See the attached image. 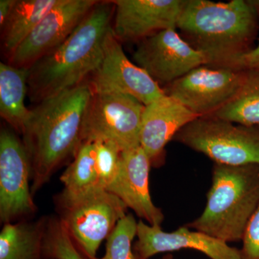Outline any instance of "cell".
Wrapping results in <instances>:
<instances>
[{"mask_svg":"<svg viewBox=\"0 0 259 259\" xmlns=\"http://www.w3.org/2000/svg\"><path fill=\"white\" fill-rule=\"evenodd\" d=\"M93 95L90 81L39 102L30 110L22 136L31 165L32 194L81 145V129Z\"/></svg>","mask_w":259,"mask_h":259,"instance_id":"cell-1","label":"cell"},{"mask_svg":"<svg viewBox=\"0 0 259 259\" xmlns=\"http://www.w3.org/2000/svg\"><path fill=\"white\" fill-rule=\"evenodd\" d=\"M115 5L98 1L64 42L29 68L28 95L39 102L88 81L98 69Z\"/></svg>","mask_w":259,"mask_h":259,"instance_id":"cell-2","label":"cell"},{"mask_svg":"<svg viewBox=\"0 0 259 259\" xmlns=\"http://www.w3.org/2000/svg\"><path fill=\"white\" fill-rule=\"evenodd\" d=\"M258 20L246 0H184L177 30L216 67L253 49Z\"/></svg>","mask_w":259,"mask_h":259,"instance_id":"cell-3","label":"cell"},{"mask_svg":"<svg viewBox=\"0 0 259 259\" xmlns=\"http://www.w3.org/2000/svg\"><path fill=\"white\" fill-rule=\"evenodd\" d=\"M203 212L186 227L226 243L243 241L259 204V164L214 163Z\"/></svg>","mask_w":259,"mask_h":259,"instance_id":"cell-4","label":"cell"},{"mask_svg":"<svg viewBox=\"0 0 259 259\" xmlns=\"http://www.w3.org/2000/svg\"><path fill=\"white\" fill-rule=\"evenodd\" d=\"M59 221L73 241L90 259L120 220L127 214V207L115 194L97 189L75 197L63 194L56 197Z\"/></svg>","mask_w":259,"mask_h":259,"instance_id":"cell-5","label":"cell"},{"mask_svg":"<svg viewBox=\"0 0 259 259\" xmlns=\"http://www.w3.org/2000/svg\"><path fill=\"white\" fill-rule=\"evenodd\" d=\"M173 141L228 166L259 164V127L199 117L180 130Z\"/></svg>","mask_w":259,"mask_h":259,"instance_id":"cell-6","label":"cell"},{"mask_svg":"<svg viewBox=\"0 0 259 259\" xmlns=\"http://www.w3.org/2000/svg\"><path fill=\"white\" fill-rule=\"evenodd\" d=\"M144 109L131 95L93 92L83 117L81 144L108 141L122 151L138 147Z\"/></svg>","mask_w":259,"mask_h":259,"instance_id":"cell-7","label":"cell"},{"mask_svg":"<svg viewBox=\"0 0 259 259\" xmlns=\"http://www.w3.org/2000/svg\"><path fill=\"white\" fill-rule=\"evenodd\" d=\"M31 165L23 141L14 131L0 132V220L3 224L28 220L36 213Z\"/></svg>","mask_w":259,"mask_h":259,"instance_id":"cell-8","label":"cell"},{"mask_svg":"<svg viewBox=\"0 0 259 259\" xmlns=\"http://www.w3.org/2000/svg\"><path fill=\"white\" fill-rule=\"evenodd\" d=\"M245 71L202 65L163 89L198 117L212 115L231 101L241 88Z\"/></svg>","mask_w":259,"mask_h":259,"instance_id":"cell-9","label":"cell"},{"mask_svg":"<svg viewBox=\"0 0 259 259\" xmlns=\"http://www.w3.org/2000/svg\"><path fill=\"white\" fill-rule=\"evenodd\" d=\"M133 58L158 84L166 86L208 64L206 56L191 47L177 28L162 30L140 41Z\"/></svg>","mask_w":259,"mask_h":259,"instance_id":"cell-10","label":"cell"},{"mask_svg":"<svg viewBox=\"0 0 259 259\" xmlns=\"http://www.w3.org/2000/svg\"><path fill=\"white\" fill-rule=\"evenodd\" d=\"M90 82L95 93L125 94L145 106L166 95L144 69L127 59L112 26L105 37L101 64L92 75Z\"/></svg>","mask_w":259,"mask_h":259,"instance_id":"cell-11","label":"cell"},{"mask_svg":"<svg viewBox=\"0 0 259 259\" xmlns=\"http://www.w3.org/2000/svg\"><path fill=\"white\" fill-rule=\"evenodd\" d=\"M98 3L97 0H61L25 37L8 64L29 69L64 42Z\"/></svg>","mask_w":259,"mask_h":259,"instance_id":"cell-12","label":"cell"},{"mask_svg":"<svg viewBox=\"0 0 259 259\" xmlns=\"http://www.w3.org/2000/svg\"><path fill=\"white\" fill-rule=\"evenodd\" d=\"M112 31L120 42H138L162 30L177 28L184 0H112Z\"/></svg>","mask_w":259,"mask_h":259,"instance_id":"cell-13","label":"cell"},{"mask_svg":"<svg viewBox=\"0 0 259 259\" xmlns=\"http://www.w3.org/2000/svg\"><path fill=\"white\" fill-rule=\"evenodd\" d=\"M136 237L138 241L133 248L134 252L146 259L181 249L197 250L210 259H241L238 248L202 232L191 231L185 226L177 231L165 232L161 226H150L140 221Z\"/></svg>","mask_w":259,"mask_h":259,"instance_id":"cell-14","label":"cell"},{"mask_svg":"<svg viewBox=\"0 0 259 259\" xmlns=\"http://www.w3.org/2000/svg\"><path fill=\"white\" fill-rule=\"evenodd\" d=\"M151 166V161L141 146L122 151L118 172L106 190L117 196L150 226H161L164 214L153 204L150 194Z\"/></svg>","mask_w":259,"mask_h":259,"instance_id":"cell-15","label":"cell"},{"mask_svg":"<svg viewBox=\"0 0 259 259\" xmlns=\"http://www.w3.org/2000/svg\"><path fill=\"white\" fill-rule=\"evenodd\" d=\"M198 116L172 97L164 95L145 106L140 131V146L148 155L151 166L165 163V148L177 133Z\"/></svg>","mask_w":259,"mask_h":259,"instance_id":"cell-16","label":"cell"},{"mask_svg":"<svg viewBox=\"0 0 259 259\" xmlns=\"http://www.w3.org/2000/svg\"><path fill=\"white\" fill-rule=\"evenodd\" d=\"M49 218L4 224L0 233V259H44Z\"/></svg>","mask_w":259,"mask_h":259,"instance_id":"cell-17","label":"cell"},{"mask_svg":"<svg viewBox=\"0 0 259 259\" xmlns=\"http://www.w3.org/2000/svg\"><path fill=\"white\" fill-rule=\"evenodd\" d=\"M29 69L0 63V115L22 135L30 110L25 105L28 93Z\"/></svg>","mask_w":259,"mask_h":259,"instance_id":"cell-18","label":"cell"},{"mask_svg":"<svg viewBox=\"0 0 259 259\" xmlns=\"http://www.w3.org/2000/svg\"><path fill=\"white\" fill-rule=\"evenodd\" d=\"M61 0H17L2 30V49L9 59L17 48Z\"/></svg>","mask_w":259,"mask_h":259,"instance_id":"cell-19","label":"cell"},{"mask_svg":"<svg viewBox=\"0 0 259 259\" xmlns=\"http://www.w3.org/2000/svg\"><path fill=\"white\" fill-rule=\"evenodd\" d=\"M209 116L238 125L259 127V71H245L244 81L236 96Z\"/></svg>","mask_w":259,"mask_h":259,"instance_id":"cell-20","label":"cell"},{"mask_svg":"<svg viewBox=\"0 0 259 259\" xmlns=\"http://www.w3.org/2000/svg\"><path fill=\"white\" fill-rule=\"evenodd\" d=\"M64 189L61 194L69 197L81 195L102 189L99 182L94 143H83L74 160L60 177Z\"/></svg>","mask_w":259,"mask_h":259,"instance_id":"cell-21","label":"cell"},{"mask_svg":"<svg viewBox=\"0 0 259 259\" xmlns=\"http://www.w3.org/2000/svg\"><path fill=\"white\" fill-rule=\"evenodd\" d=\"M44 259H90L80 249L58 218H49Z\"/></svg>","mask_w":259,"mask_h":259,"instance_id":"cell-22","label":"cell"},{"mask_svg":"<svg viewBox=\"0 0 259 259\" xmlns=\"http://www.w3.org/2000/svg\"><path fill=\"white\" fill-rule=\"evenodd\" d=\"M138 223L131 213L120 220L107 238L105 254L100 259H134L132 243L137 236Z\"/></svg>","mask_w":259,"mask_h":259,"instance_id":"cell-23","label":"cell"},{"mask_svg":"<svg viewBox=\"0 0 259 259\" xmlns=\"http://www.w3.org/2000/svg\"><path fill=\"white\" fill-rule=\"evenodd\" d=\"M94 144L100 186L107 190L118 172L122 151L117 145L108 141H97Z\"/></svg>","mask_w":259,"mask_h":259,"instance_id":"cell-24","label":"cell"},{"mask_svg":"<svg viewBox=\"0 0 259 259\" xmlns=\"http://www.w3.org/2000/svg\"><path fill=\"white\" fill-rule=\"evenodd\" d=\"M242 242L241 259H259V204L250 218Z\"/></svg>","mask_w":259,"mask_h":259,"instance_id":"cell-25","label":"cell"},{"mask_svg":"<svg viewBox=\"0 0 259 259\" xmlns=\"http://www.w3.org/2000/svg\"><path fill=\"white\" fill-rule=\"evenodd\" d=\"M216 67L231 68L240 71L253 70L259 71V39L256 47L253 48L241 55L232 58L224 64Z\"/></svg>","mask_w":259,"mask_h":259,"instance_id":"cell-26","label":"cell"},{"mask_svg":"<svg viewBox=\"0 0 259 259\" xmlns=\"http://www.w3.org/2000/svg\"><path fill=\"white\" fill-rule=\"evenodd\" d=\"M17 0H1L0 1V26H5L10 15L14 9Z\"/></svg>","mask_w":259,"mask_h":259,"instance_id":"cell-27","label":"cell"},{"mask_svg":"<svg viewBox=\"0 0 259 259\" xmlns=\"http://www.w3.org/2000/svg\"><path fill=\"white\" fill-rule=\"evenodd\" d=\"M259 19V0H246Z\"/></svg>","mask_w":259,"mask_h":259,"instance_id":"cell-28","label":"cell"},{"mask_svg":"<svg viewBox=\"0 0 259 259\" xmlns=\"http://www.w3.org/2000/svg\"><path fill=\"white\" fill-rule=\"evenodd\" d=\"M134 259H146L142 258V257L139 256V255L136 254V253H134ZM160 259H176L175 258L174 255L171 254V253H168V254L165 255L164 256L162 257Z\"/></svg>","mask_w":259,"mask_h":259,"instance_id":"cell-29","label":"cell"}]
</instances>
